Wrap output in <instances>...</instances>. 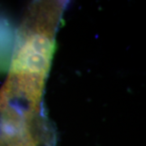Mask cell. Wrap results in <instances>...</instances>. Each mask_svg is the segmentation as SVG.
<instances>
[{"label":"cell","mask_w":146,"mask_h":146,"mask_svg":"<svg viewBox=\"0 0 146 146\" xmlns=\"http://www.w3.org/2000/svg\"><path fill=\"white\" fill-rule=\"evenodd\" d=\"M46 76L10 72L0 89V112L6 123L28 126L39 110Z\"/></svg>","instance_id":"1"},{"label":"cell","mask_w":146,"mask_h":146,"mask_svg":"<svg viewBox=\"0 0 146 146\" xmlns=\"http://www.w3.org/2000/svg\"><path fill=\"white\" fill-rule=\"evenodd\" d=\"M54 49L51 27L40 23L28 28L23 33L21 42L13 57L11 72L46 76Z\"/></svg>","instance_id":"2"},{"label":"cell","mask_w":146,"mask_h":146,"mask_svg":"<svg viewBox=\"0 0 146 146\" xmlns=\"http://www.w3.org/2000/svg\"><path fill=\"white\" fill-rule=\"evenodd\" d=\"M6 146H37V142L32 136L31 132H29L21 139L10 143Z\"/></svg>","instance_id":"3"}]
</instances>
